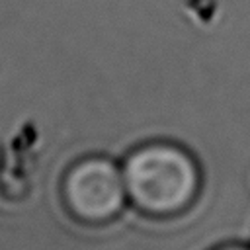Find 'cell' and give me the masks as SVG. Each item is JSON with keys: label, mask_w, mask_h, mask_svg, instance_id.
I'll use <instances>...</instances> for the list:
<instances>
[{"label": "cell", "mask_w": 250, "mask_h": 250, "mask_svg": "<svg viewBox=\"0 0 250 250\" xmlns=\"http://www.w3.org/2000/svg\"><path fill=\"white\" fill-rule=\"evenodd\" d=\"M131 205L150 219H172L191 207L199 191V168L180 146L152 143L131 152L123 164Z\"/></svg>", "instance_id": "obj_1"}, {"label": "cell", "mask_w": 250, "mask_h": 250, "mask_svg": "<svg viewBox=\"0 0 250 250\" xmlns=\"http://www.w3.org/2000/svg\"><path fill=\"white\" fill-rule=\"evenodd\" d=\"M61 195L72 219L88 227L107 225L127 203L123 170L102 156L84 158L64 174Z\"/></svg>", "instance_id": "obj_2"}, {"label": "cell", "mask_w": 250, "mask_h": 250, "mask_svg": "<svg viewBox=\"0 0 250 250\" xmlns=\"http://www.w3.org/2000/svg\"><path fill=\"white\" fill-rule=\"evenodd\" d=\"M211 250H250V246L244 244V242H223V244H219L217 248H211Z\"/></svg>", "instance_id": "obj_3"}]
</instances>
